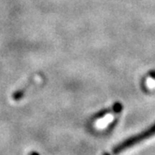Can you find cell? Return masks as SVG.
<instances>
[{"instance_id": "3", "label": "cell", "mask_w": 155, "mask_h": 155, "mask_svg": "<svg viewBox=\"0 0 155 155\" xmlns=\"http://www.w3.org/2000/svg\"><path fill=\"white\" fill-rule=\"evenodd\" d=\"M35 84V79L33 78L32 80H30L28 84H27L23 88L20 89V90H17V91H15L13 94H12V99L14 100V101H19V100H21L24 97V95L26 93V91H27V90H28L32 84Z\"/></svg>"}, {"instance_id": "1", "label": "cell", "mask_w": 155, "mask_h": 155, "mask_svg": "<svg viewBox=\"0 0 155 155\" xmlns=\"http://www.w3.org/2000/svg\"><path fill=\"white\" fill-rule=\"evenodd\" d=\"M155 135V123L151 126L149 128H147V130H145L143 132H141L140 134H139L135 136H132L130 138L125 140L124 141H122V143L118 144L113 149V153H121L124 150L127 149L131 147H134L135 145L140 144L141 142H143L144 140H147V139L152 138L153 136Z\"/></svg>"}, {"instance_id": "2", "label": "cell", "mask_w": 155, "mask_h": 155, "mask_svg": "<svg viewBox=\"0 0 155 155\" xmlns=\"http://www.w3.org/2000/svg\"><path fill=\"white\" fill-rule=\"evenodd\" d=\"M122 110V105L120 103H116L110 109L102 111L99 115L96 116L94 119V123L96 127L103 128L106 127L109 123H110L114 117Z\"/></svg>"}]
</instances>
